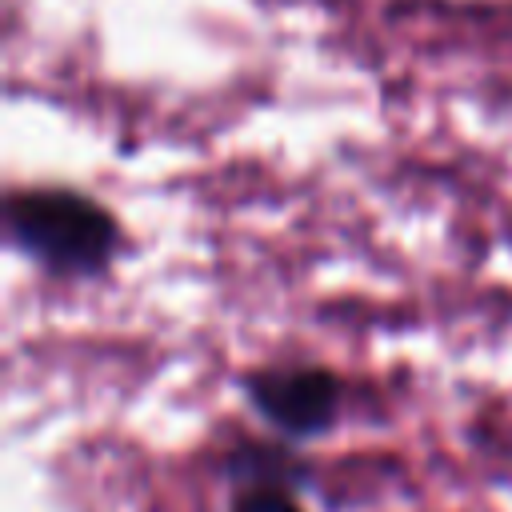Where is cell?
<instances>
[{
  "instance_id": "1",
  "label": "cell",
  "mask_w": 512,
  "mask_h": 512,
  "mask_svg": "<svg viewBox=\"0 0 512 512\" xmlns=\"http://www.w3.org/2000/svg\"><path fill=\"white\" fill-rule=\"evenodd\" d=\"M4 228L28 260L56 276H100L124 244L116 216L76 188H12Z\"/></svg>"
},
{
  "instance_id": "2",
  "label": "cell",
  "mask_w": 512,
  "mask_h": 512,
  "mask_svg": "<svg viewBox=\"0 0 512 512\" xmlns=\"http://www.w3.org/2000/svg\"><path fill=\"white\" fill-rule=\"evenodd\" d=\"M248 400L264 420L284 428L288 436H316L340 412V380L328 368L292 364V368H264L244 380Z\"/></svg>"
},
{
  "instance_id": "3",
  "label": "cell",
  "mask_w": 512,
  "mask_h": 512,
  "mask_svg": "<svg viewBox=\"0 0 512 512\" xmlns=\"http://www.w3.org/2000/svg\"><path fill=\"white\" fill-rule=\"evenodd\" d=\"M232 512H304V508L280 488H248L244 496H236Z\"/></svg>"
}]
</instances>
